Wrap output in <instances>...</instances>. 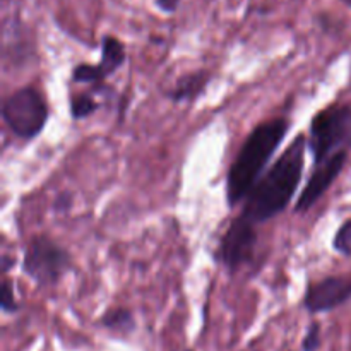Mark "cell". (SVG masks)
I'll return each mask as SVG.
<instances>
[{
    "mask_svg": "<svg viewBox=\"0 0 351 351\" xmlns=\"http://www.w3.org/2000/svg\"><path fill=\"white\" fill-rule=\"evenodd\" d=\"M99 106L101 105L96 101L91 93H74L69 98V110H71V117L74 120L88 119L93 113L98 112Z\"/></svg>",
    "mask_w": 351,
    "mask_h": 351,
    "instance_id": "12",
    "label": "cell"
},
{
    "mask_svg": "<svg viewBox=\"0 0 351 351\" xmlns=\"http://www.w3.org/2000/svg\"><path fill=\"white\" fill-rule=\"evenodd\" d=\"M50 117L48 101L40 89L24 86L10 93L2 103V120L21 141H33L43 132Z\"/></svg>",
    "mask_w": 351,
    "mask_h": 351,
    "instance_id": "4",
    "label": "cell"
},
{
    "mask_svg": "<svg viewBox=\"0 0 351 351\" xmlns=\"http://www.w3.org/2000/svg\"><path fill=\"white\" fill-rule=\"evenodd\" d=\"M348 160V151H339L332 154L328 160L314 165L311 177L307 178V184L302 189V194L298 195V201L295 204V213H307L324 197L326 192L331 189L336 178L345 168Z\"/></svg>",
    "mask_w": 351,
    "mask_h": 351,
    "instance_id": "7",
    "label": "cell"
},
{
    "mask_svg": "<svg viewBox=\"0 0 351 351\" xmlns=\"http://www.w3.org/2000/svg\"><path fill=\"white\" fill-rule=\"evenodd\" d=\"M307 147V137L302 134L295 137L273 167L254 185L240 215L254 225H261L281 215L300 187Z\"/></svg>",
    "mask_w": 351,
    "mask_h": 351,
    "instance_id": "1",
    "label": "cell"
},
{
    "mask_svg": "<svg viewBox=\"0 0 351 351\" xmlns=\"http://www.w3.org/2000/svg\"><path fill=\"white\" fill-rule=\"evenodd\" d=\"M0 263H2V266H0V271H2L3 276H7V273L12 269L14 264H16V261H14L10 256H7V254H3L2 259H0Z\"/></svg>",
    "mask_w": 351,
    "mask_h": 351,
    "instance_id": "19",
    "label": "cell"
},
{
    "mask_svg": "<svg viewBox=\"0 0 351 351\" xmlns=\"http://www.w3.org/2000/svg\"><path fill=\"white\" fill-rule=\"evenodd\" d=\"M158 9L165 14H173L180 5V0H154Z\"/></svg>",
    "mask_w": 351,
    "mask_h": 351,
    "instance_id": "18",
    "label": "cell"
},
{
    "mask_svg": "<svg viewBox=\"0 0 351 351\" xmlns=\"http://www.w3.org/2000/svg\"><path fill=\"white\" fill-rule=\"evenodd\" d=\"M307 146L314 165L339 151L351 149V103L326 106L315 113L311 122Z\"/></svg>",
    "mask_w": 351,
    "mask_h": 351,
    "instance_id": "3",
    "label": "cell"
},
{
    "mask_svg": "<svg viewBox=\"0 0 351 351\" xmlns=\"http://www.w3.org/2000/svg\"><path fill=\"white\" fill-rule=\"evenodd\" d=\"M125 45L113 34H105L101 38V58L98 65L106 77L115 74L123 64H125Z\"/></svg>",
    "mask_w": 351,
    "mask_h": 351,
    "instance_id": "10",
    "label": "cell"
},
{
    "mask_svg": "<svg viewBox=\"0 0 351 351\" xmlns=\"http://www.w3.org/2000/svg\"><path fill=\"white\" fill-rule=\"evenodd\" d=\"M71 77L79 84H93L95 88H99L105 82L106 75L103 74L98 64H77L72 69Z\"/></svg>",
    "mask_w": 351,
    "mask_h": 351,
    "instance_id": "13",
    "label": "cell"
},
{
    "mask_svg": "<svg viewBox=\"0 0 351 351\" xmlns=\"http://www.w3.org/2000/svg\"><path fill=\"white\" fill-rule=\"evenodd\" d=\"M72 208V195L69 192H62L57 195L53 202V209L57 213H67Z\"/></svg>",
    "mask_w": 351,
    "mask_h": 351,
    "instance_id": "17",
    "label": "cell"
},
{
    "mask_svg": "<svg viewBox=\"0 0 351 351\" xmlns=\"http://www.w3.org/2000/svg\"><path fill=\"white\" fill-rule=\"evenodd\" d=\"M256 226L245 216H237L230 223L228 230L219 240V263L230 271L237 273L242 266L252 263L256 256L257 242H259V233L256 232Z\"/></svg>",
    "mask_w": 351,
    "mask_h": 351,
    "instance_id": "6",
    "label": "cell"
},
{
    "mask_svg": "<svg viewBox=\"0 0 351 351\" xmlns=\"http://www.w3.org/2000/svg\"><path fill=\"white\" fill-rule=\"evenodd\" d=\"M343 2H346V3H348V5H351V0H343Z\"/></svg>",
    "mask_w": 351,
    "mask_h": 351,
    "instance_id": "20",
    "label": "cell"
},
{
    "mask_svg": "<svg viewBox=\"0 0 351 351\" xmlns=\"http://www.w3.org/2000/svg\"><path fill=\"white\" fill-rule=\"evenodd\" d=\"M0 308L3 314H16L19 311V302H17L16 291H14L12 281L7 276L2 280V295H0Z\"/></svg>",
    "mask_w": 351,
    "mask_h": 351,
    "instance_id": "15",
    "label": "cell"
},
{
    "mask_svg": "<svg viewBox=\"0 0 351 351\" xmlns=\"http://www.w3.org/2000/svg\"><path fill=\"white\" fill-rule=\"evenodd\" d=\"M290 130L287 119H273L259 123L233 160L226 175V201L235 208L247 199L254 185L266 173V167Z\"/></svg>",
    "mask_w": 351,
    "mask_h": 351,
    "instance_id": "2",
    "label": "cell"
},
{
    "mask_svg": "<svg viewBox=\"0 0 351 351\" xmlns=\"http://www.w3.org/2000/svg\"><path fill=\"white\" fill-rule=\"evenodd\" d=\"M23 273L40 288H53L72 269V257L47 235H34L24 247Z\"/></svg>",
    "mask_w": 351,
    "mask_h": 351,
    "instance_id": "5",
    "label": "cell"
},
{
    "mask_svg": "<svg viewBox=\"0 0 351 351\" xmlns=\"http://www.w3.org/2000/svg\"><path fill=\"white\" fill-rule=\"evenodd\" d=\"M103 326L110 331L120 332V335H130V332L136 329V319H134V314L125 307H115L110 308L103 314L101 317Z\"/></svg>",
    "mask_w": 351,
    "mask_h": 351,
    "instance_id": "11",
    "label": "cell"
},
{
    "mask_svg": "<svg viewBox=\"0 0 351 351\" xmlns=\"http://www.w3.org/2000/svg\"><path fill=\"white\" fill-rule=\"evenodd\" d=\"M321 345V324L312 322L307 329L304 341H302V350L304 351H315Z\"/></svg>",
    "mask_w": 351,
    "mask_h": 351,
    "instance_id": "16",
    "label": "cell"
},
{
    "mask_svg": "<svg viewBox=\"0 0 351 351\" xmlns=\"http://www.w3.org/2000/svg\"><path fill=\"white\" fill-rule=\"evenodd\" d=\"M209 82H211V74H209V72H189V74L178 77L177 82L173 84V88L168 89L165 95H167V98L171 99L173 103H191L204 95Z\"/></svg>",
    "mask_w": 351,
    "mask_h": 351,
    "instance_id": "9",
    "label": "cell"
},
{
    "mask_svg": "<svg viewBox=\"0 0 351 351\" xmlns=\"http://www.w3.org/2000/svg\"><path fill=\"white\" fill-rule=\"evenodd\" d=\"M351 298V280L345 276H326L308 285L304 295V308L311 314L335 311Z\"/></svg>",
    "mask_w": 351,
    "mask_h": 351,
    "instance_id": "8",
    "label": "cell"
},
{
    "mask_svg": "<svg viewBox=\"0 0 351 351\" xmlns=\"http://www.w3.org/2000/svg\"><path fill=\"white\" fill-rule=\"evenodd\" d=\"M332 249L345 257L351 256V219H346V221L339 226L338 232L335 233Z\"/></svg>",
    "mask_w": 351,
    "mask_h": 351,
    "instance_id": "14",
    "label": "cell"
}]
</instances>
